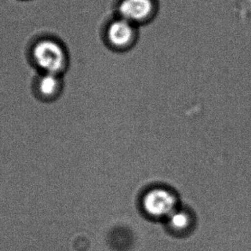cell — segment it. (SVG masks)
<instances>
[{"label":"cell","mask_w":251,"mask_h":251,"mask_svg":"<svg viewBox=\"0 0 251 251\" xmlns=\"http://www.w3.org/2000/svg\"><path fill=\"white\" fill-rule=\"evenodd\" d=\"M34 58L45 73L59 75L67 65V55L61 45L52 40H44L36 44Z\"/></svg>","instance_id":"1"},{"label":"cell","mask_w":251,"mask_h":251,"mask_svg":"<svg viewBox=\"0 0 251 251\" xmlns=\"http://www.w3.org/2000/svg\"><path fill=\"white\" fill-rule=\"evenodd\" d=\"M143 207L147 214L153 218H168L177 207L174 194L163 188H155L143 197Z\"/></svg>","instance_id":"2"},{"label":"cell","mask_w":251,"mask_h":251,"mask_svg":"<svg viewBox=\"0 0 251 251\" xmlns=\"http://www.w3.org/2000/svg\"><path fill=\"white\" fill-rule=\"evenodd\" d=\"M106 38L112 48L118 50L127 49L131 47L136 38L134 24L123 18L113 21L107 28Z\"/></svg>","instance_id":"3"},{"label":"cell","mask_w":251,"mask_h":251,"mask_svg":"<svg viewBox=\"0 0 251 251\" xmlns=\"http://www.w3.org/2000/svg\"><path fill=\"white\" fill-rule=\"evenodd\" d=\"M153 10L152 0H122L119 5L121 18L133 24L147 20Z\"/></svg>","instance_id":"4"},{"label":"cell","mask_w":251,"mask_h":251,"mask_svg":"<svg viewBox=\"0 0 251 251\" xmlns=\"http://www.w3.org/2000/svg\"><path fill=\"white\" fill-rule=\"evenodd\" d=\"M39 92L45 98H53L59 94L61 89V81L59 75L45 73L38 82Z\"/></svg>","instance_id":"5"},{"label":"cell","mask_w":251,"mask_h":251,"mask_svg":"<svg viewBox=\"0 0 251 251\" xmlns=\"http://www.w3.org/2000/svg\"><path fill=\"white\" fill-rule=\"evenodd\" d=\"M170 228L173 231H183L191 226L192 225V216L190 213L183 209H177L173 212V214L167 218Z\"/></svg>","instance_id":"6"}]
</instances>
